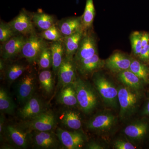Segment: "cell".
<instances>
[{"label":"cell","instance_id":"ab89813d","mask_svg":"<svg viewBox=\"0 0 149 149\" xmlns=\"http://www.w3.org/2000/svg\"><path fill=\"white\" fill-rule=\"evenodd\" d=\"M143 115L146 116H149V98L147 101L146 106L143 110Z\"/></svg>","mask_w":149,"mask_h":149},{"label":"cell","instance_id":"74e56055","mask_svg":"<svg viewBox=\"0 0 149 149\" xmlns=\"http://www.w3.org/2000/svg\"><path fill=\"white\" fill-rule=\"evenodd\" d=\"M5 116L3 113H1V118H0V133L1 135L2 134L4 129Z\"/></svg>","mask_w":149,"mask_h":149},{"label":"cell","instance_id":"ffe728a7","mask_svg":"<svg viewBox=\"0 0 149 149\" xmlns=\"http://www.w3.org/2000/svg\"><path fill=\"white\" fill-rule=\"evenodd\" d=\"M84 33V31L81 30L72 35L64 37L63 44L65 57L73 59L79 48Z\"/></svg>","mask_w":149,"mask_h":149},{"label":"cell","instance_id":"f35d334b","mask_svg":"<svg viewBox=\"0 0 149 149\" xmlns=\"http://www.w3.org/2000/svg\"><path fill=\"white\" fill-rule=\"evenodd\" d=\"M87 148L90 149H103L100 144L96 143H91L88 144Z\"/></svg>","mask_w":149,"mask_h":149},{"label":"cell","instance_id":"d590c367","mask_svg":"<svg viewBox=\"0 0 149 149\" xmlns=\"http://www.w3.org/2000/svg\"><path fill=\"white\" fill-rule=\"evenodd\" d=\"M139 58L142 61L145 62L149 61V44L142 48L139 56Z\"/></svg>","mask_w":149,"mask_h":149},{"label":"cell","instance_id":"3957f363","mask_svg":"<svg viewBox=\"0 0 149 149\" xmlns=\"http://www.w3.org/2000/svg\"><path fill=\"white\" fill-rule=\"evenodd\" d=\"M93 82L99 95L108 106L117 108L118 104V89L104 75L95 72Z\"/></svg>","mask_w":149,"mask_h":149},{"label":"cell","instance_id":"8d00e7d4","mask_svg":"<svg viewBox=\"0 0 149 149\" xmlns=\"http://www.w3.org/2000/svg\"><path fill=\"white\" fill-rule=\"evenodd\" d=\"M141 41L143 47L147 46L149 44V34L147 32L142 33Z\"/></svg>","mask_w":149,"mask_h":149},{"label":"cell","instance_id":"4fadbf2b","mask_svg":"<svg viewBox=\"0 0 149 149\" xmlns=\"http://www.w3.org/2000/svg\"><path fill=\"white\" fill-rule=\"evenodd\" d=\"M56 135L64 148L68 149L82 148L85 141V136L77 131H69L58 128Z\"/></svg>","mask_w":149,"mask_h":149},{"label":"cell","instance_id":"ac0fdd59","mask_svg":"<svg viewBox=\"0 0 149 149\" xmlns=\"http://www.w3.org/2000/svg\"><path fill=\"white\" fill-rule=\"evenodd\" d=\"M56 24L63 37L83 30L81 16L63 18L57 22Z\"/></svg>","mask_w":149,"mask_h":149},{"label":"cell","instance_id":"8fae6325","mask_svg":"<svg viewBox=\"0 0 149 149\" xmlns=\"http://www.w3.org/2000/svg\"><path fill=\"white\" fill-rule=\"evenodd\" d=\"M27 37L17 34L1 46V56L4 61L8 60L21 54Z\"/></svg>","mask_w":149,"mask_h":149},{"label":"cell","instance_id":"d6a6232c","mask_svg":"<svg viewBox=\"0 0 149 149\" xmlns=\"http://www.w3.org/2000/svg\"><path fill=\"white\" fill-rule=\"evenodd\" d=\"M18 33L14 31L8 23L1 20L0 22V42L3 44Z\"/></svg>","mask_w":149,"mask_h":149},{"label":"cell","instance_id":"cb8c5ba5","mask_svg":"<svg viewBox=\"0 0 149 149\" xmlns=\"http://www.w3.org/2000/svg\"><path fill=\"white\" fill-rule=\"evenodd\" d=\"M50 47L52 58L53 71L57 74L65 57L63 41L52 42Z\"/></svg>","mask_w":149,"mask_h":149},{"label":"cell","instance_id":"2e32d148","mask_svg":"<svg viewBox=\"0 0 149 149\" xmlns=\"http://www.w3.org/2000/svg\"><path fill=\"white\" fill-rule=\"evenodd\" d=\"M132 59L125 54L115 53L105 61V65L111 72L118 73L129 69Z\"/></svg>","mask_w":149,"mask_h":149},{"label":"cell","instance_id":"277c9868","mask_svg":"<svg viewBox=\"0 0 149 149\" xmlns=\"http://www.w3.org/2000/svg\"><path fill=\"white\" fill-rule=\"evenodd\" d=\"M56 124V119L53 113L46 111L37 116L24 120L20 126L30 132L32 131H52L55 127Z\"/></svg>","mask_w":149,"mask_h":149},{"label":"cell","instance_id":"5bb4252c","mask_svg":"<svg viewBox=\"0 0 149 149\" xmlns=\"http://www.w3.org/2000/svg\"><path fill=\"white\" fill-rule=\"evenodd\" d=\"M46 111L45 104L44 102L40 98L33 95L19 109L18 115L22 120H27Z\"/></svg>","mask_w":149,"mask_h":149},{"label":"cell","instance_id":"9c48e42d","mask_svg":"<svg viewBox=\"0 0 149 149\" xmlns=\"http://www.w3.org/2000/svg\"><path fill=\"white\" fill-rule=\"evenodd\" d=\"M29 141L37 148H56L58 147L59 139L52 131H32L29 132Z\"/></svg>","mask_w":149,"mask_h":149},{"label":"cell","instance_id":"7a4b0ae2","mask_svg":"<svg viewBox=\"0 0 149 149\" xmlns=\"http://www.w3.org/2000/svg\"><path fill=\"white\" fill-rule=\"evenodd\" d=\"M139 91L125 85L118 88V101L120 118H128L138 109L142 98V95Z\"/></svg>","mask_w":149,"mask_h":149},{"label":"cell","instance_id":"4dcf8cb0","mask_svg":"<svg viewBox=\"0 0 149 149\" xmlns=\"http://www.w3.org/2000/svg\"><path fill=\"white\" fill-rule=\"evenodd\" d=\"M40 35L45 40L52 42L63 41L64 38L56 24L47 30L42 31Z\"/></svg>","mask_w":149,"mask_h":149},{"label":"cell","instance_id":"8992f818","mask_svg":"<svg viewBox=\"0 0 149 149\" xmlns=\"http://www.w3.org/2000/svg\"><path fill=\"white\" fill-rule=\"evenodd\" d=\"M19 79L15 85V95L17 102L24 104L34 95L37 80L31 72L24 73Z\"/></svg>","mask_w":149,"mask_h":149},{"label":"cell","instance_id":"30bf717a","mask_svg":"<svg viewBox=\"0 0 149 149\" xmlns=\"http://www.w3.org/2000/svg\"><path fill=\"white\" fill-rule=\"evenodd\" d=\"M116 117L111 113H104L96 115L89 120L86 127L92 131L106 132L114 127L116 123Z\"/></svg>","mask_w":149,"mask_h":149},{"label":"cell","instance_id":"83f0119b","mask_svg":"<svg viewBox=\"0 0 149 149\" xmlns=\"http://www.w3.org/2000/svg\"><path fill=\"white\" fill-rule=\"evenodd\" d=\"M40 87L45 93L50 95L52 93L54 87V79L52 72L49 69L43 70L39 75Z\"/></svg>","mask_w":149,"mask_h":149},{"label":"cell","instance_id":"e0dca14e","mask_svg":"<svg viewBox=\"0 0 149 149\" xmlns=\"http://www.w3.org/2000/svg\"><path fill=\"white\" fill-rule=\"evenodd\" d=\"M76 69L81 75L88 76L103 67L105 61L101 59L98 54L90 58L75 63Z\"/></svg>","mask_w":149,"mask_h":149},{"label":"cell","instance_id":"4316f807","mask_svg":"<svg viewBox=\"0 0 149 149\" xmlns=\"http://www.w3.org/2000/svg\"><path fill=\"white\" fill-rule=\"evenodd\" d=\"M16 106L5 89H0V110L1 113L12 115L14 113Z\"/></svg>","mask_w":149,"mask_h":149},{"label":"cell","instance_id":"d4e9b609","mask_svg":"<svg viewBox=\"0 0 149 149\" xmlns=\"http://www.w3.org/2000/svg\"><path fill=\"white\" fill-rule=\"evenodd\" d=\"M60 119L63 125L73 130H79L82 126L80 115L73 111L68 110L64 112L61 116Z\"/></svg>","mask_w":149,"mask_h":149},{"label":"cell","instance_id":"60d3db41","mask_svg":"<svg viewBox=\"0 0 149 149\" xmlns=\"http://www.w3.org/2000/svg\"><path fill=\"white\" fill-rule=\"evenodd\" d=\"M4 61H5L2 58H1V60H0V70H1V71L3 72L5 68Z\"/></svg>","mask_w":149,"mask_h":149},{"label":"cell","instance_id":"7402d4cb","mask_svg":"<svg viewBox=\"0 0 149 149\" xmlns=\"http://www.w3.org/2000/svg\"><path fill=\"white\" fill-rule=\"evenodd\" d=\"M32 21L35 27L41 31H45L56 24L55 18L53 15L39 11L31 15Z\"/></svg>","mask_w":149,"mask_h":149},{"label":"cell","instance_id":"ba28073f","mask_svg":"<svg viewBox=\"0 0 149 149\" xmlns=\"http://www.w3.org/2000/svg\"><path fill=\"white\" fill-rule=\"evenodd\" d=\"M8 23L15 32L24 37H28L36 32L31 15L25 10H22L17 16Z\"/></svg>","mask_w":149,"mask_h":149},{"label":"cell","instance_id":"1f68e13d","mask_svg":"<svg viewBox=\"0 0 149 149\" xmlns=\"http://www.w3.org/2000/svg\"><path fill=\"white\" fill-rule=\"evenodd\" d=\"M40 69H49L52 66V58L50 47L45 48L40 54L37 61Z\"/></svg>","mask_w":149,"mask_h":149},{"label":"cell","instance_id":"5b68a950","mask_svg":"<svg viewBox=\"0 0 149 149\" xmlns=\"http://www.w3.org/2000/svg\"><path fill=\"white\" fill-rule=\"evenodd\" d=\"M48 46L45 40L35 32L27 37L22 50L21 56L31 64L37 63L40 54Z\"/></svg>","mask_w":149,"mask_h":149},{"label":"cell","instance_id":"9a60e30c","mask_svg":"<svg viewBox=\"0 0 149 149\" xmlns=\"http://www.w3.org/2000/svg\"><path fill=\"white\" fill-rule=\"evenodd\" d=\"M76 70V65L73 59L65 57L57 74L59 83L62 87L74 83L77 77Z\"/></svg>","mask_w":149,"mask_h":149},{"label":"cell","instance_id":"484cf974","mask_svg":"<svg viewBox=\"0 0 149 149\" xmlns=\"http://www.w3.org/2000/svg\"><path fill=\"white\" fill-rule=\"evenodd\" d=\"M95 16L94 0H87L84 13L82 16V22L84 32L90 30L93 26Z\"/></svg>","mask_w":149,"mask_h":149},{"label":"cell","instance_id":"52a82bcc","mask_svg":"<svg viewBox=\"0 0 149 149\" xmlns=\"http://www.w3.org/2000/svg\"><path fill=\"white\" fill-rule=\"evenodd\" d=\"M89 30L84 32L79 48L73 58L74 63L90 58L97 54L95 37Z\"/></svg>","mask_w":149,"mask_h":149},{"label":"cell","instance_id":"e575fe53","mask_svg":"<svg viewBox=\"0 0 149 149\" xmlns=\"http://www.w3.org/2000/svg\"><path fill=\"white\" fill-rule=\"evenodd\" d=\"M113 147L116 149H135L136 147L129 142L118 140L116 141L113 144Z\"/></svg>","mask_w":149,"mask_h":149},{"label":"cell","instance_id":"7c38bea8","mask_svg":"<svg viewBox=\"0 0 149 149\" xmlns=\"http://www.w3.org/2000/svg\"><path fill=\"white\" fill-rule=\"evenodd\" d=\"M3 132L12 144L20 148H26L29 141V132L21 126L8 125L4 127Z\"/></svg>","mask_w":149,"mask_h":149},{"label":"cell","instance_id":"44dd1931","mask_svg":"<svg viewBox=\"0 0 149 149\" xmlns=\"http://www.w3.org/2000/svg\"><path fill=\"white\" fill-rule=\"evenodd\" d=\"M117 78L125 86L137 91H140L143 88V83H144L129 69L118 73Z\"/></svg>","mask_w":149,"mask_h":149},{"label":"cell","instance_id":"836d02e7","mask_svg":"<svg viewBox=\"0 0 149 149\" xmlns=\"http://www.w3.org/2000/svg\"><path fill=\"white\" fill-rule=\"evenodd\" d=\"M141 36L142 33L138 31L133 32L130 35V40L132 52L133 54L136 56H139L143 48Z\"/></svg>","mask_w":149,"mask_h":149},{"label":"cell","instance_id":"f1b7e54d","mask_svg":"<svg viewBox=\"0 0 149 149\" xmlns=\"http://www.w3.org/2000/svg\"><path fill=\"white\" fill-rule=\"evenodd\" d=\"M27 69L28 67L21 63L11 64L6 69V78L8 83H13L22 76Z\"/></svg>","mask_w":149,"mask_h":149},{"label":"cell","instance_id":"f546056e","mask_svg":"<svg viewBox=\"0 0 149 149\" xmlns=\"http://www.w3.org/2000/svg\"><path fill=\"white\" fill-rule=\"evenodd\" d=\"M129 70L143 80L144 83H149L148 68L141 61L132 59Z\"/></svg>","mask_w":149,"mask_h":149},{"label":"cell","instance_id":"603a6c76","mask_svg":"<svg viewBox=\"0 0 149 149\" xmlns=\"http://www.w3.org/2000/svg\"><path fill=\"white\" fill-rule=\"evenodd\" d=\"M58 100L60 103L67 107L77 105L76 91L73 84L63 87L59 93Z\"/></svg>","mask_w":149,"mask_h":149},{"label":"cell","instance_id":"d6986e66","mask_svg":"<svg viewBox=\"0 0 149 149\" xmlns=\"http://www.w3.org/2000/svg\"><path fill=\"white\" fill-rule=\"evenodd\" d=\"M148 123L144 120L133 123L125 127L124 133L129 139L135 141H140L146 137L148 132Z\"/></svg>","mask_w":149,"mask_h":149},{"label":"cell","instance_id":"6da1fadb","mask_svg":"<svg viewBox=\"0 0 149 149\" xmlns=\"http://www.w3.org/2000/svg\"><path fill=\"white\" fill-rule=\"evenodd\" d=\"M73 84L76 91L77 105L85 114L93 112L99 102L98 96L94 89L79 77H77Z\"/></svg>","mask_w":149,"mask_h":149}]
</instances>
